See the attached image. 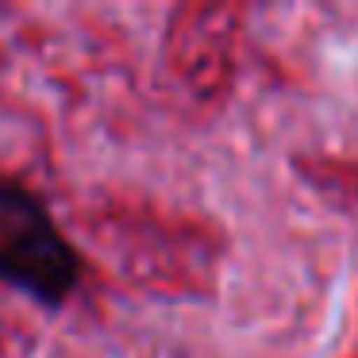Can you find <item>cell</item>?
Here are the masks:
<instances>
[{"label": "cell", "mask_w": 358, "mask_h": 358, "mask_svg": "<svg viewBox=\"0 0 358 358\" xmlns=\"http://www.w3.org/2000/svg\"><path fill=\"white\" fill-rule=\"evenodd\" d=\"M239 12L189 8L178 24V66L196 93H224L235 70Z\"/></svg>", "instance_id": "obj_2"}, {"label": "cell", "mask_w": 358, "mask_h": 358, "mask_svg": "<svg viewBox=\"0 0 358 358\" xmlns=\"http://www.w3.org/2000/svg\"><path fill=\"white\" fill-rule=\"evenodd\" d=\"M0 281L55 304L78 285V255L47 208L16 185H0Z\"/></svg>", "instance_id": "obj_1"}]
</instances>
